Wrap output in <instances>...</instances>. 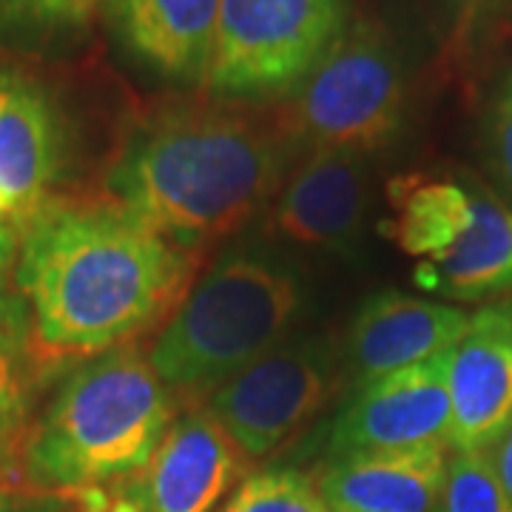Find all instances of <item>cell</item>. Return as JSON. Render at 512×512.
<instances>
[{
	"label": "cell",
	"mask_w": 512,
	"mask_h": 512,
	"mask_svg": "<svg viewBox=\"0 0 512 512\" xmlns=\"http://www.w3.org/2000/svg\"><path fill=\"white\" fill-rule=\"evenodd\" d=\"M15 285L40 362H83L131 345L183 302L200 254L111 194L43 197L15 220Z\"/></svg>",
	"instance_id": "obj_1"
},
{
	"label": "cell",
	"mask_w": 512,
	"mask_h": 512,
	"mask_svg": "<svg viewBox=\"0 0 512 512\" xmlns=\"http://www.w3.org/2000/svg\"><path fill=\"white\" fill-rule=\"evenodd\" d=\"M291 154L276 123L222 106H171L131 128L106 183L154 231L200 254L274 200Z\"/></svg>",
	"instance_id": "obj_2"
},
{
	"label": "cell",
	"mask_w": 512,
	"mask_h": 512,
	"mask_svg": "<svg viewBox=\"0 0 512 512\" xmlns=\"http://www.w3.org/2000/svg\"><path fill=\"white\" fill-rule=\"evenodd\" d=\"M177 404L146 350L123 345L83 359L32 421L20 484L40 493H109L151 461Z\"/></svg>",
	"instance_id": "obj_3"
},
{
	"label": "cell",
	"mask_w": 512,
	"mask_h": 512,
	"mask_svg": "<svg viewBox=\"0 0 512 512\" xmlns=\"http://www.w3.org/2000/svg\"><path fill=\"white\" fill-rule=\"evenodd\" d=\"M305 291L288 262L248 245L222 254L188 288L148 350L163 384L191 407L288 339Z\"/></svg>",
	"instance_id": "obj_4"
},
{
	"label": "cell",
	"mask_w": 512,
	"mask_h": 512,
	"mask_svg": "<svg viewBox=\"0 0 512 512\" xmlns=\"http://www.w3.org/2000/svg\"><path fill=\"white\" fill-rule=\"evenodd\" d=\"M387 237L416 259V282L441 299L512 293V208L456 174H402L387 185Z\"/></svg>",
	"instance_id": "obj_5"
},
{
	"label": "cell",
	"mask_w": 512,
	"mask_h": 512,
	"mask_svg": "<svg viewBox=\"0 0 512 512\" xmlns=\"http://www.w3.org/2000/svg\"><path fill=\"white\" fill-rule=\"evenodd\" d=\"M407 74L396 37L382 20L345 23L311 74L276 111L291 151H379L399 134Z\"/></svg>",
	"instance_id": "obj_6"
},
{
	"label": "cell",
	"mask_w": 512,
	"mask_h": 512,
	"mask_svg": "<svg viewBox=\"0 0 512 512\" xmlns=\"http://www.w3.org/2000/svg\"><path fill=\"white\" fill-rule=\"evenodd\" d=\"M345 29V0H222L202 89L288 97Z\"/></svg>",
	"instance_id": "obj_7"
},
{
	"label": "cell",
	"mask_w": 512,
	"mask_h": 512,
	"mask_svg": "<svg viewBox=\"0 0 512 512\" xmlns=\"http://www.w3.org/2000/svg\"><path fill=\"white\" fill-rule=\"evenodd\" d=\"M336 376V350L325 336H288L222 382L202 404L225 427L242 458H265L328 404Z\"/></svg>",
	"instance_id": "obj_8"
},
{
	"label": "cell",
	"mask_w": 512,
	"mask_h": 512,
	"mask_svg": "<svg viewBox=\"0 0 512 512\" xmlns=\"http://www.w3.org/2000/svg\"><path fill=\"white\" fill-rule=\"evenodd\" d=\"M242 453L205 404L174 419L140 473L111 487L109 512H211L231 490Z\"/></svg>",
	"instance_id": "obj_9"
},
{
	"label": "cell",
	"mask_w": 512,
	"mask_h": 512,
	"mask_svg": "<svg viewBox=\"0 0 512 512\" xmlns=\"http://www.w3.org/2000/svg\"><path fill=\"white\" fill-rule=\"evenodd\" d=\"M447 353L359 384V393L333 424L330 456L447 444L453 424Z\"/></svg>",
	"instance_id": "obj_10"
},
{
	"label": "cell",
	"mask_w": 512,
	"mask_h": 512,
	"mask_svg": "<svg viewBox=\"0 0 512 512\" xmlns=\"http://www.w3.org/2000/svg\"><path fill=\"white\" fill-rule=\"evenodd\" d=\"M450 450H487L512 424V299L473 313L447 353Z\"/></svg>",
	"instance_id": "obj_11"
},
{
	"label": "cell",
	"mask_w": 512,
	"mask_h": 512,
	"mask_svg": "<svg viewBox=\"0 0 512 512\" xmlns=\"http://www.w3.org/2000/svg\"><path fill=\"white\" fill-rule=\"evenodd\" d=\"M370 205L365 154L311 151L279 185L268 231L305 248H345Z\"/></svg>",
	"instance_id": "obj_12"
},
{
	"label": "cell",
	"mask_w": 512,
	"mask_h": 512,
	"mask_svg": "<svg viewBox=\"0 0 512 512\" xmlns=\"http://www.w3.org/2000/svg\"><path fill=\"white\" fill-rule=\"evenodd\" d=\"M473 313L447 302L416 299L402 291L370 296L353 316L348 362L359 384L419 365L453 350L470 328Z\"/></svg>",
	"instance_id": "obj_13"
},
{
	"label": "cell",
	"mask_w": 512,
	"mask_h": 512,
	"mask_svg": "<svg viewBox=\"0 0 512 512\" xmlns=\"http://www.w3.org/2000/svg\"><path fill=\"white\" fill-rule=\"evenodd\" d=\"M447 458L444 441L353 453L333 458L316 484L330 512H441Z\"/></svg>",
	"instance_id": "obj_14"
},
{
	"label": "cell",
	"mask_w": 512,
	"mask_h": 512,
	"mask_svg": "<svg viewBox=\"0 0 512 512\" xmlns=\"http://www.w3.org/2000/svg\"><path fill=\"white\" fill-rule=\"evenodd\" d=\"M60 117L35 83L0 74V222L46 197L60 168Z\"/></svg>",
	"instance_id": "obj_15"
},
{
	"label": "cell",
	"mask_w": 512,
	"mask_h": 512,
	"mask_svg": "<svg viewBox=\"0 0 512 512\" xmlns=\"http://www.w3.org/2000/svg\"><path fill=\"white\" fill-rule=\"evenodd\" d=\"M222 0H111L114 32L128 52L171 80L200 83L211 66Z\"/></svg>",
	"instance_id": "obj_16"
},
{
	"label": "cell",
	"mask_w": 512,
	"mask_h": 512,
	"mask_svg": "<svg viewBox=\"0 0 512 512\" xmlns=\"http://www.w3.org/2000/svg\"><path fill=\"white\" fill-rule=\"evenodd\" d=\"M35 365L40 359L29 345V330H0V487L18 476L20 453L37 416Z\"/></svg>",
	"instance_id": "obj_17"
},
{
	"label": "cell",
	"mask_w": 512,
	"mask_h": 512,
	"mask_svg": "<svg viewBox=\"0 0 512 512\" xmlns=\"http://www.w3.org/2000/svg\"><path fill=\"white\" fill-rule=\"evenodd\" d=\"M111 0H0V40L40 43L89 26Z\"/></svg>",
	"instance_id": "obj_18"
},
{
	"label": "cell",
	"mask_w": 512,
	"mask_h": 512,
	"mask_svg": "<svg viewBox=\"0 0 512 512\" xmlns=\"http://www.w3.org/2000/svg\"><path fill=\"white\" fill-rule=\"evenodd\" d=\"M441 512H512V498L487 450H450Z\"/></svg>",
	"instance_id": "obj_19"
},
{
	"label": "cell",
	"mask_w": 512,
	"mask_h": 512,
	"mask_svg": "<svg viewBox=\"0 0 512 512\" xmlns=\"http://www.w3.org/2000/svg\"><path fill=\"white\" fill-rule=\"evenodd\" d=\"M220 512H330L319 484L299 470L274 467L242 478Z\"/></svg>",
	"instance_id": "obj_20"
},
{
	"label": "cell",
	"mask_w": 512,
	"mask_h": 512,
	"mask_svg": "<svg viewBox=\"0 0 512 512\" xmlns=\"http://www.w3.org/2000/svg\"><path fill=\"white\" fill-rule=\"evenodd\" d=\"M441 32L453 55H476L481 46L507 23L512 0H433Z\"/></svg>",
	"instance_id": "obj_21"
},
{
	"label": "cell",
	"mask_w": 512,
	"mask_h": 512,
	"mask_svg": "<svg viewBox=\"0 0 512 512\" xmlns=\"http://www.w3.org/2000/svg\"><path fill=\"white\" fill-rule=\"evenodd\" d=\"M481 148L495 183L512 208V66L498 74L481 111Z\"/></svg>",
	"instance_id": "obj_22"
},
{
	"label": "cell",
	"mask_w": 512,
	"mask_h": 512,
	"mask_svg": "<svg viewBox=\"0 0 512 512\" xmlns=\"http://www.w3.org/2000/svg\"><path fill=\"white\" fill-rule=\"evenodd\" d=\"M0 512H109L106 493H40L29 487H0Z\"/></svg>",
	"instance_id": "obj_23"
},
{
	"label": "cell",
	"mask_w": 512,
	"mask_h": 512,
	"mask_svg": "<svg viewBox=\"0 0 512 512\" xmlns=\"http://www.w3.org/2000/svg\"><path fill=\"white\" fill-rule=\"evenodd\" d=\"M15 265H18V228L15 222H0V330L26 328V311L15 285Z\"/></svg>",
	"instance_id": "obj_24"
},
{
	"label": "cell",
	"mask_w": 512,
	"mask_h": 512,
	"mask_svg": "<svg viewBox=\"0 0 512 512\" xmlns=\"http://www.w3.org/2000/svg\"><path fill=\"white\" fill-rule=\"evenodd\" d=\"M487 453L493 458L495 473L501 478L504 490H507L512 498V424L493 441V444H490V447H487Z\"/></svg>",
	"instance_id": "obj_25"
}]
</instances>
